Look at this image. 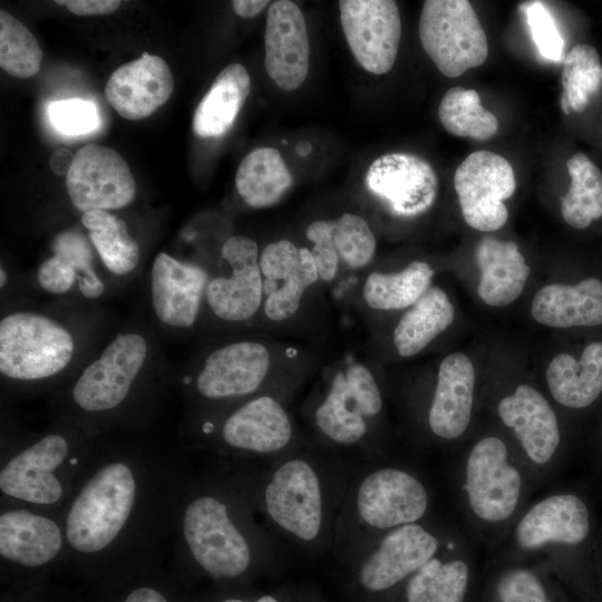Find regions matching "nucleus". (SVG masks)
Segmentation results:
<instances>
[{
  "label": "nucleus",
  "mask_w": 602,
  "mask_h": 602,
  "mask_svg": "<svg viewBox=\"0 0 602 602\" xmlns=\"http://www.w3.org/2000/svg\"><path fill=\"white\" fill-rule=\"evenodd\" d=\"M418 35L425 52L449 78L483 65L488 57L486 33L467 0H426Z\"/></svg>",
  "instance_id": "423d86ee"
},
{
  "label": "nucleus",
  "mask_w": 602,
  "mask_h": 602,
  "mask_svg": "<svg viewBox=\"0 0 602 602\" xmlns=\"http://www.w3.org/2000/svg\"><path fill=\"white\" fill-rule=\"evenodd\" d=\"M125 602H167L165 598L154 589L139 588L134 590Z\"/></svg>",
  "instance_id": "3c124183"
},
{
  "label": "nucleus",
  "mask_w": 602,
  "mask_h": 602,
  "mask_svg": "<svg viewBox=\"0 0 602 602\" xmlns=\"http://www.w3.org/2000/svg\"><path fill=\"white\" fill-rule=\"evenodd\" d=\"M497 410L534 463L544 464L552 458L560 444V429L555 412L540 391L520 385L499 401Z\"/></svg>",
  "instance_id": "b1692460"
},
{
  "label": "nucleus",
  "mask_w": 602,
  "mask_h": 602,
  "mask_svg": "<svg viewBox=\"0 0 602 602\" xmlns=\"http://www.w3.org/2000/svg\"><path fill=\"white\" fill-rule=\"evenodd\" d=\"M480 270L477 293L491 307H505L522 294L531 268L513 241L483 237L475 251Z\"/></svg>",
  "instance_id": "bb28decb"
},
{
  "label": "nucleus",
  "mask_w": 602,
  "mask_h": 602,
  "mask_svg": "<svg viewBox=\"0 0 602 602\" xmlns=\"http://www.w3.org/2000/svg\"><path fill=\"white\" fill-rule=\"evenodd\" d=\"M221 258L229 272L208 281L205 300L217 318L231 322L245 321L263 305L258 244L246 236H231L221 249Z\"/></svg>",
  "instance_id": "2eb2a0df"
},
{
  "label": "nucleus",
  "mask_w": 602,
  "mask_h": 602,
  "mask_svg": "<svg viewBox=\"0 0 602 602\" xmlns=\"http://www.w3.org/2000/svg\"><path fill=\"white\" fill-rule=\"evenodd\" d=\"M439 541L419 523L406 524L369 541L357 557L360 586L370 593L389 590L436 556Z\"/></svg>",
  "instance_id": "1a4fd4ad"
},
{
  "label": "nucleus",
  "mask_w": 602,
  "mask_h": 602,
  "mask_svg": "<svg viewBox=\"0 0 602 602\" xmlns=\"http://www.w3.org/2000/svg\"><path fill=\"white\" fill-rule=\"evenodd\" d=\"M42 50L31 31L9 12L0 11V67L17 78L35 76Z\"/></svg>",
  "instance_id": "58836bf2"
},
{
  "label": "nucleus",
  "mask_w": 602,
  "mask_h": 602,
  "mask_svg": "<svg viewBox=\"0 0 602 602\" xmlns=\"http://www.w3.org/2000/svg\"><path fill=\"white\" fill-rule=\"evenodd\" d=\"M74 156L71 154L70 151H68L67 148H59L57 149L50 157V161H49V164H50V167L51 169L56 173V174H66L68 173L71 164H72V161H74Z\"/></svg>",
  "instance_id": "8fccbe9b"
},
{
  "label": "nucleus",
  "mask_w": 602,
  "mask_h": 602,
  "mask_svg": "<svg viewBox=\"0 0 602 602\" xmlns=\"http://www.w3.org/2000/svg\"><path fill=\"white\" fill-rule=\"evenodd\" d=\"M136 484L128 466L108 464L99 469L74 501L66 535L80 552H97L109 545L125 525L135 499Z\"/></svg>",
  "instance_id": "7ed1b4c3"
},
{
  "label": "nucleus",
  "mask_w": 602,
  "mask_h": 602,
  "mask_svg": "<svg viewBox=\"0 0 602 602\" xmlns=\"http://www.w3.org/2000/svg\"><path fill=\"white\" fill-rule=\"evenodd\" d=\"M474 386V365L465 353L453 352L441 360L427 418L435 436L455 439L465 433L472 416Z\"/></svg>",
  "instance_id": "5701e85b"
},
{
  "label": "nucleus",
  "mask_w": 602,
  "mask_h": 602,
  "mask_svg": "<svg viewBox=\"0 0 602 602\" xmlns=\"http://www.w3.org/2000/svg\"><path fill=\"white\" fill-rule=\"evenodd\" d=\"M40 287L50 293L60 294L68 292L78 280V274L67 259L54 254L45 260L37 272Z\"/></svg>",
  "instance_id": "49530a36"
},
{
  "label": "nucleus",
  "mask_w": 602,
  "mask_h": 602,
  "mask_svg": "<svg viewBox=\"0 0 602 602\" xmlns=\"http://www.w3.org/2000/svg\"><path fill=\"white\" fill-rule=\"evenodd\" d=\"M0 275H1L0 285L2 288L7 282V273L3 270V268H1V270H0Z\"/></svg>",
  "instance_id": "864d4df0"
},
{
  "label": "nucleus",
  "mask_w": 602,
  "mask_h": 602,
  "mask_svg": "<svg viewBox=\"0 0 602 602\" xmlns=\"http://www.w3.org/2000/svg\"><path fill=\"white\" fill-rule=\"evenodd\" d=\"M554 399L570 408H584L602 392V342L588 344L580 360L569 353L555 356L546 369Z\"/></svg>",
  "instance_id": "c756f323"
},
{
  "label": "nucleus",
  "mask_w": 602,
  "mask_h": 602,
  "mask_svg": "<svg viewBox=\"0 0 602 602\" xmlns=\"http://www.w3.org/2000/svg\"><path fill=\"white\" fill-rule=\"evenodd\" d=\"M455 310L447 293L431 287L398 321L392 342L402 358L416 356L454 321Z\"/></svg>",
  "instance_id": "2f4dec72"
},
{
  "label": "nucleus",
  "mask_w": 602,
  "mask_h": 602,
  "mask_svg": "<svg viewBox=\"0 0 602 602\" xmlns=\"http://www.w3.org/2000/svg\"><path fill=\"white\" fill-rule=\"evenodd\" d=\"M251 90L246 68L227 65L214 79L193 115V132L201 138L223 136L234 124Z\"/></svg>",
  "instance_id": "c85d7f7f"
},
{
  "label": "nucleus",
  "mask_w": 602,
  "mask_h": 602,
  "mask_svg": "<svg viewBox=\"0 0 602 602\" xmlns=\"http://www.w3.org/2000/svg\"><path fill=\"white\" fill-rule=\"evenodd\" d=\"M51 125L68 136L85 135L93 132L99 116L95 104L79 98L54 101L48 107Z\"/></svg>",
  "instance_id": "79ce46f5"
},
{
  "label": "nucleus",
  "mask_w": 602,
  "mask_h": 602,
  "mask_svg": "<svg viewBox=\"0 0 602 602\" xmlns=\"http://www.w3.org/2000/svg\"><path fill=\"white\" fill-rule=\"evenodd\" d=\"M561 82V97L571 110L583 111L602 86V65L593 46L579 43L571 49L563 60Z\"/></svg>",
  "instance_id": "4c0bfd02"
},
{
  "label": "nucleus",
  "mask_w": 602,
  "mask_h": 602,
  "mask_svg": "<svg viewBox=\"0 0 602 602\" xmlns=\"http://www.w3.org/2000/svg\"><path fill=\"white\" fill-rule=\"evenodd\" d=\"M263 278V310L272 321L292 318L305 291L320 278L309 247L289 240L268 244L260 253Z\"/></svg>",
  "instance_id": "f3484780"
},
{
  "label": "nucleus",
  "mask_w": 602,
  "mask_h": 602,
  "mask_svg": "<svg viewBox=\"0 0 602 602\" xmlns=\"http://www.w3.org/2000/svg\"><path fill=\"white\" fill-rule=\"evenodd\" d=\"M61 547L57 524L28 511H9L0 516V553L25 566H40Z\"/></svg>",
  "instance_id": "cd10ccee"
},
{
  "label": "nucleus",
  "mask_w": 602,
  "mask_h": 602,
  "mask_svg": "<svg viewBox=\"0 0 602 602\" xmlns=\"http://www.w3.org/2000/svg\"><path fill=\"white\" fill-rule=\"evenodd\" d=\"M183 533L194 560L213 579L237 577L254 561L252 543L232 520L227 505L215 496H201L190 503Z\"/></svg>",
  "instance_id": "0eeeda50"
},
{
  "label": "nucleus",
  "mask_w": 602,
  "mask_h": 602,
  "mask_svg": "<svg viewBox=\"0 0 602 602\" xmlns=\"http://www.w3.org/2000/svg\"><path fill=\"white\" fill-rule=\"evenodd\" d=\"M74 352L70 332L47 315L18 311L0 321V372L8 378L52 377L69 365Z\"/></svg>",
  "instance_id": "20e7f679"
},
{
  "label": "nucleus",
  "mask_w": 602,
  "mask_h": 602,
  "mask_svg": "<svg viewBox=\"0 0 602 602\" xmlns=\"http://www.w3.org/2000/svg\"><path fill=\"white\" fill-rule=\"evenodd\" d=\"M331 237L340 263L348 269H361L375 256V234L367 221L358 214L343 213L331 220Z\"/></svg>",
  "instance_id": "ea45409f"
},
{
  "label": "nucleus",
  "mask_w": 602,
  "mask_h": 602,
  "mask_svg": "<svg viewBox=\"0 0 602 602\" xmlns=\"http://www.w3.org/2000/svg\"><path fill=\"white\" fill-rule=\"evenodd\" d=\"M68 453L66 439L49 435L14 456L0 473L1 491L12 497L36 504H52L62 495L54 475Z\"/></svg>",
  "instance_id": "4be33fe9"
},
{
  "label": "nucleus",
  "mask_w": 602,
  "mask_h": 602,
  "mask_svg": "<svg viewBox=\"0 0 602 602\" xmlns=\"http://www.w3.org/2000/svg\"><path fill=\"white\" fill-rule=\"evenodd\" d=\"M382 404V394L371 370L353 363L332 377L313 409L312 421L328 445L363 447Z\"/></svg>",
  "instance_id": "39448f33"
},
{
  "label": "nucleus",
  "mask_w": 602,
  "mask_h": 602,
  "mask_svg": "<svg viewBox=\"0 0 602 602\" xmlns=\"http://www.w3.org/2000/svg\"><path fill=\"white\" fill-rule=\"evenodd\" d=\"M293 184V176L281 153L273 147H258L241 161L235 187L252 208H265L282 200Z\"/></svg>",
  "instance_id": "7c9ffc66"
},
{
  "label": "nucleus",
  "mask_w": 602,
  "mask_h": 602,
  "mask_svg": "<svg viewBox=\"0 0 602 602\" xmlns=\"http://www.w3.org/2000/svg\"><path fill=\"white\" fill-rule=\"evenodd\" d=\"M173 89L174 79L167 62L159 56L143 52L109 76L105 97L123 118L138 120L163 106Z\"/></svg>",
  "instance_id": "aec40b11"
},
{
  "label": "nucleus",
  "mask_w": 602,
  "mask_h": 602,
  "mask_svg": "<svg viewBox=\"0 0 602 602\" xmlns=\"http://www.w3.org/2000/svg\"><path fill=\"white\" fill-rule=\"evenodd\" d=\"M309 64L310 42L302 11L293 1L271 2L264 31L268 75L281 89L293 91L307 79Z\"/></svg>",
  "instance_id": "6ab92c4d"
},
{
  "label": "nucleus",
  "mask_w": 602,
  "mask_h": 602,
  "mask_svg": "<svg viewBox=\"0 0 602 602\" xmlns=\"http://www.w3.org/2000/svg\"><path fill=\"white\" fill-rule=\"evenodd\" d=\"M586 505L572 494L550 496L536 503L520 521L515 537L527 550L548 543L574 545L589 534Z\"/></svg>",
  "instance_id": "393cba45"
},
{
  "label": "nucleus",
  "mask_w": 602,
  "mask_h": 602,
  "mask_svg": "<svg viewBox=\"0 0 602 602\" xmlns=\"http://www.w3.org/2000/svg\"><path fill=\"white\" fill-rule=\"evenodd\" d=\"M223 441L231 448L278 459L299 446L290 414L274 395H259L236 408L223 423Z\"/></svg>",
  "instance_id": "dca6fc26"
},
{
  "label": "nucleus",
  "mask_w": 602,
  "mask_h": 602,
  "mask_svg": "<svg viewBox=\"0 0 602 602\" xmlns=\"http://www.w3.org/2000/svg\"><path fill=\"white\" fill-rule=\"evenodd\" d=\"M268 4V0H234L232 7L234 12L242 18H253L258 16Z\"/></svg>",
  "instance_id": "09e8293b"
},
{
  "label": "nucleus",
  "mask_w": 602,
  "mask_h": 602,
  "mask_svg": "<svg viewBox=\"0 0 602 602\" xmlns=\"http://www.w3.org/2000/svg\"><path fill=\"white\" fill-rule=\"evenodd\" d=\"M81 222L100 260L110 272L124 275L136 268L139 246L122 219L108 211L94 210L85 212Z\"/></svg>",
  "instance_id": "72a5a7b5"
},
{
  "label": "nucleus",
  "mask_w": 602,
  "mask_h": 602,
  "mask_svg": "<svg viewBox=\"0 0 602 602\" xmlns=\"http://www.w3.org/2000/svg\"><path fill=\"white\" fill-rule=\"evenodd\" d=\"M571 186L561 202L564 221L574 229H585L602 217V171L583 153L566 162Z\"/></svg>",
  "instance_id": "f704fd0d"
},
{
  "label": "nucleus",
  "mask_w": 602,
  "mask_h": 602,
  "mask_svg": "<svg viewBox=\"0 0 602 602\" xmlns=\"http://www.w3.org/2000/svg\"><path fill=\"white\" fill-rule=\"evenodd\" d=\"M222 602H279L273 595H262L255 601H244L239 599H227Z\"/></svg>",
  "instance_id": "603ef678"
},
{
  "label": "nucleus",
  "mask_w": 602,
  "mask_h": 602,
  "mask_svg": "<svg viewBox=\"0 0 602 602\" xmlns=\"http://www.w3.org/2000/svg\"><path fill=\"white\" fill-rule=\"evenodd\" d=\"M438 117L445 130L457 137L486 140L498 129L497 117L482 106L478 93L460 86L444 94Z\"/></svg>",
  "instance_id": "c9c22d12"
},
{
  "label": "nucleus",
  "mask_w": 602,
  "mask_h": 602,
  "mask_svg": "<svg viewBox=\"0 0 602 602\" xmlns=\"http://www.w3.org/2000/svg\"><path fill=\"white\" fill-rule=\"evenodd\" d=\"M351 474L341 460L300 447L272 460L261 488L272 535L308 552L332 547Z\"/></svg>",
  "instance_id": "f257e3e1"
},
{
  "label": "nucleus",
  "mask_w": 602,
  "mask_h": 602,
  "mask_svg": "<svg viewBox=\"0 0 602 602\" xmlns=\"http://www.w3.org/2000/svg\"><path fill=\"white\" fill-rule=\"evenodd\" d=\"M340 23L351 54L368 72L383 75L396 61L401 20L392 0H341Z\"/></svg>",
  "instance_id": "9b49d317"
},
{
  "label": "nucleus",
  "mask_w": 602,
  "mask_h": 602,
  "mask_svg": "<svg viewBox=\"0 0 602 602\" xmlns=\"http://www.w3.org/2000/svg\"><path fill=\"white\" fill-rule=\"evenodd\" d=\"M147 352V341L139 333L117 334L77 379L72 388L74 401L87 411L115 408L128 395Z\"/></svg>",
  "instance_id": "f8f14e48"
},
{
  "label": "nucleus",
  "mask_w": 602,
  "mask_h": 602,
  "mask_svg": "<svg viewBox=\"0 0 602 602\" xmlns=\"http://www.w3.org/2000/svg\"><path fill=\"white\" fill-rule=\"evenodd\" d=\"M52 250L75 266L78 274V288L88 299L99 298L105 290L104 283L96 274L93 252L82 234L75 231L60 232L52 242Z\"/></svg>",
  "instance_id": "a19ab883"
},
{
  "label": "nucleus",
  "mask_w": 602,
  "mask_h": 602,
  "mask_svg": "<svg viewBox=\"0 0 602 602\" xmlns=\"http://www.w3.org/2000/svg\"><path fill=\"white\" fill-rule=\"evenodd\" d=\"M501 602H550L540 579L525 569L504 573L497 583Z\"/></svg>",
  "instance_id": "a18cd8bd"
},
{
  "label": "nucleus",
  "mask_w": 602,
  "mask_h": 602,
  "mask_svg": "<svg viewBox=\"0 0 602 602\" xmlns=\"http://www.w3.org/2000/svg\"><path fill=\"white\" fill-rule=\"evenodd\" d=\"M454 187L465 222L477 231L493 232L505 225L504 201L516 188L511 163L491 151L469 154L454 174Z\"/></svg>",
  "instance_id": "6e6552de"
},
{
  "label": "nucleus",
  "mask_w": 602,
  "mask_h": 602,
  "mask_svg": "<svg viewBox=\"0 0 602 602\" xmlns=\"http://www.w3.org/2000/svg\"><path fill=\"white\" fill-rule=\"evenodd\" d=\"M66 6L76 16H103L116 11L120 7L118 0H67L56 1Z\"/></svg>",
  "instance_id": "de8ad7c7"
},
{
  "label": "nucleus",
  "mask_w": 602,
  "mask_h": 602,
  "mask_svg": "<svg viewBox=\"0 0 602 602\" xmlns=\"http://www.w3.org/2000/svg\"><path fill=\"white\" fill-rule=\"evenodd\" d=\"M531 313L536 322L552 328L602 324V281L588 278L575 285L546 284L534 295Z\"/></svg>",
  "instance_id": "a878e982"
},
{
  "label": "nucleus",
  "mask_w": 602,
  "mask_h": 602,
  "mask_svg": "<svg viewBox=\"0 0 602 602\" xmlns=\"http://www.w3.org/2000/svg\"><path fill=\"white\" fill-rule=\"evenodd\" d=\"M66 187L74 206L84 213L125 207L136 194L135 178L123 156L98 144H87L75 154Z\"/></svg>",
  "instance_id": "9d476101"
},
{
  "label": "nucleus",
  "mask_w": 602,
  "mask_h": 602,
  "mask_svg": "<svg viewBox=\"0 0 602 602\" xmlns=\"http://www.w3.org/2000/svg\"><path fill=\"white\" fill-rule=\"evenodd\" d=\"M272 367V353L264 343L232 342L207 356L196 377V389L207 399L252 395L264 385Z\"/></svg>",
  "instance_id": "a211bd4d"
},
{
  "label": "nucleus",
  "mask_w": 602,
  "mask_h": 602,
  "mask_svg": "<svg viewBox=\"0 0 602 602\" xmlns=\"http://www.w3.org/2000/svg\"><path fill=\"white\" fill-rule=\"evenodd\" d=\"M434 274L429 263L418 260L396 273L372 272L363 283V300L378 311L408 309L431 288Z\"/></svg>",
  "instance_id": "473e14b6"
},
{
  "label": "nucleus",
  "mask_w": 602,
  "mask_h": 602,
  "mask_svg": "<svg viewBox=\"0 0 602 602\" xmlns=\"http://www.w3.org/2000/svg\"><path fill=\"white\" fill-rule=\"evenodd\" d=\"M208 281L201 266L158 253L151 272L152 304L157 318L171 327H191L197 318Z\"/></svg>",
  "instance_id": "412c9836"
},
{
  "label": "nucleus",
  "mask_w": 602,
  "mask_h": 602,
  "mask_svg": "<svg viewBox=\"0 0 602 602\" xmlns=\"http://www.w3.org/2000/svg\"><path fill=\"white\" fill-rule=\"evenodd\" d=\"M365 183L369 192L400 217L426 213L438 196V177L425 158L404 152L380 155L369 165Z\"/></svg>",
  "instance_id": "ddd939ff"
},
{
  "label": "nucleus",
  "mask_w": 602,
  "mask_h": 602,
  "mask_svg": "<svg viewBox=\"0 0 602 602\" xmlns=\"http://www.w3.org/2000/svg\"><path fill=\"white\" fill-rule=\"evenodd\" d=\"M465 488L469 506L479 518L502 522L513 514L522 478L509 464L502 439L485 437L473 447L466 464Z\"/></svg>",
  "instance_id": "4468645a"
},
{
  "label": "nucleus",
  "mask_w": 602,
  "mask_h": 602,
  "mask_svg": "<svg viewBox=\"0 0 602 602\" xmlns=\"http://www.w3.org/2000/svg\"><path fill=\"white\" fill-rule=\"evenodd\" d=\"M307 237L312 242L310 249L319 278L323 282H331L338 273L340 259L331 237V220H317L307 227Z\"/></svg>",
  "instance_id": "c03bdc74"
},
{
  "label": "nucleus",
  "mask_w": 602,
  "mask_h": 602,
  "mask_svg": "<svg viewBox=\"0 0 602 602\" xmlns=\"http://www.w3.org/2000/svg\"><path fill=\"white\" fill-rule=\"evenodd\" d=\"M521 9L525 13L533 41L540 54L548 60L560 61L563 58L564 40L548 9L541 1L523 3Z\"/></svg>",
  "instance_id": "37998d69"
},
{
  "label": "nucleus",
  "mask_w": 602,
  "mask_h": 602,
  "mask_svg": "<svg viewBox=\"0 0 602 602\" xmlns=\"http://www.w3.org/2000/svg\"><path fill=\"white\" fill-rule=\"evenodd\" d=\"M468 574L464 561L443 562L434 556L409 577L406 602H464Z\"/></svg>",
  "instance_id": "e433bc0d"
},
{
  "label": "nucleus",
  "mask_w": 602,
  "mask_h": 602,
  "mask_svg": "<svg viewBox=\"0 0 602 602\" xmlns=\"http://www.w3.org/2000/svg\"><path fill=\"white\" fill-rule=\"evenodd\" d=\"M428 503L423 482L405 469L382 466L352 473L332 547L352 555L382 533L418 523Z\"/></svg>",
  "instance_id": "f03ea898"
}]
</instances>
